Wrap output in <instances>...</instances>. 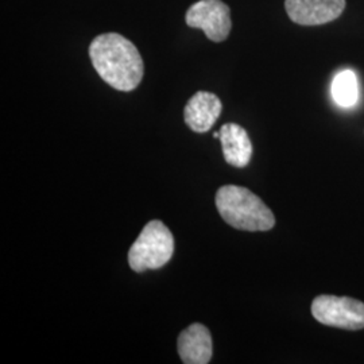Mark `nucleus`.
Masks as SVG:
<instances>
[{
	"label": "nucleus",
	"mask_w": 364,
	"mask_h": 364,
	"mask_svg": "<svg viewBox=\"0 0 364 364\" xmlns=\"http://www.w3.org/2000/svg\"><path fill=\"white\" fill-rule=\"evenodd\" d=\"M90 57L99 76L117 91H134L144 78V60L138 49L117 33H107L93 39Z\"/></svg>",
	"instance_id": "obj_1"
},
{
	"label": "nucleus",
	"mask_w": 364,
	"mask_h": 364,
	"mask_svg": "<svg viewBox=\"0 0 364 364\" xmlns=\"http://www.w3.org/2000/svg\"><path fill=\"white\" fill-rule=\"evenodd\" d=\"M216 208L221 219L242 231H270L275 218L270 208L247 188L224 185L216 193Z\"/></svg>",
	"instance_id": "obj_2"
},
{
	"label": "nucleus",
	"mask_w": 364,
	"mask_h": 364,
	"mask_svg": "<svg viewBox=\"0 0 364 364\" xmlns=\"http://www.w3.org/2000/svg\"><path fill=\"white\" fill-rule=\"evenodd\" d=\"M174 237L169 228L159 220H151L144 225L142 232L129 251L130 267L142 273L164 267L173 257Z\"/></svg>",
	"instance_id": "obj_3"
},
{
	"label": "nucleus",
	"mask_w": 364,
	"mask_h": 364,
	"mask_svg": "<svg viewBox=\"0 0 364 364\" xmlns=\"http://www.w3.org/2000/svg\"><path fill=\"white\" fill-rule=\"evenodd\" d=\"M312 314L324 326L350 331L364 328V304L350 297L318 296L313 301Z\"/></svg>",
	"instance_id": "obj_4"
},
{
	"label": "nucleus",
	"mask_w": 364,
	"mask_h": 364,
	"mask_svg": "<svg viewBox=\"0 0 364 364\" xmlns=\"http://www.w3.org/2000/svg\"><path fill=\"white\" fill-rule=\"evenodd\" d=\"M185 21L189 27L201 28L213 42L227 39L232 27L230 7L221 0L196 1L186 11Z\"/></svg>",
	"instance_id": "obj_5"
},
{
	"label": "nucleus",
	"mask_w": 364,
	"mask_h": 364,
	"mask_svg": "<svg viewBox=\"0 0 364 364\" xmlns=\"http://www.w3.org/2000/svg\"><path fill=\"white\" fill-rule=\"evenodd\" d=\"M289 18L301 26H318L338 19L346 0H285Z\"/></svg>",
	"instance_id": "obj_6"
},
{
	"label": "nucleus",
	"mask_w": 364,
	"mask_h": 364,
	"mask_svg": "<svg viewBox=\"0 0 364 364\" xmlns=\"http://www.w3.org/2000/svg\"><path fill=\"white\" fill-rule=\"evenodd\" d=\"M223 111L220 99L210 92L195 93L185 107L183 117L188 127L195 132H208L219 119Z\"/></svg>",
	"instance_id": "obj_7"
},
{
	"label": "nucleus",
	"mask_w": 364,
	"mask_h": 364,
	"mask_svg": "<svg viewBox=\"0 0 364 364\" xmlns=\"http://www.w3.org/2000/svg\"><path fill=\"white\" fill-rule=\"evenodd\" d=\"M177 348L185 364L209 363L213 351L208 328L198 323L185 328L177 340Z\"/></svg>",
	"instance_id": "obj_8"
},
{
	"label": "nucleus",
	"mask_w": 364,
	"mask_h": 364,
	"mask_svg": "<svg viewBox=\"0 0 364 364\" xmlns=\"http://www.w3.org/2000/svg\"><path fill=\"white\" fill-rule=\"evenodd\" d=\"M220 142L224 159L234 168H245L252 156V144L247 131L236 123L221 126Z\"/></svg>",
	"instance_id": "obj_9"
},
{
	"label": "nucleus",
	"mask_w": 364,
	"mask_h": 364,
	"mask_svg": "<svg viewBox=\"0 0 364 364\" xmlns=\"http://www.w3.org/2000/svg\"><path fill=\"white\" fill-rule=\"evenodd\" d=\"M332 96L335 102L341 107H352L358 102L359 88L358 78L352 70H343L332 82Z\"/></svg>",
	"instance_id": "obj_10"
},
{
	"label": "nucleus",
	"mask_w": 364,
	"mask_h": 364,
	"mask_svg": "<svg viewBox=\"0 0 364 364\" xmlns=\"http://www.w3.org/2000/svg\"><path fill=\"white\" fill-rule=\"evenodd\" d=\"M213 138H216V139L219 138V139H220V131H218V132H213Z\"/></svg>",
	"instance_id": "obj_11"
}]
</instances>
